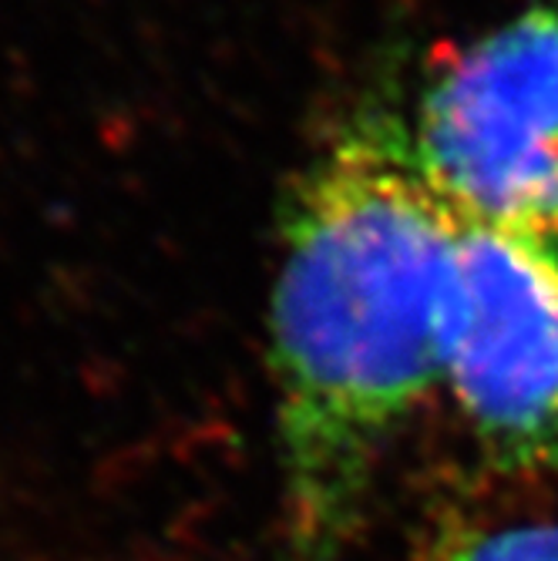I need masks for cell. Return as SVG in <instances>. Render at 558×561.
Listing matches in <instances>:
<instances>
[{
	"label": "cell",
	"mask_w": 558,
	"mask_h": 561,
	"mask_svg": "<svg viewBox=\"0 0 558 561\" xmlns=\"http://www.w3.org/2000/svg\"><path fill=\"white\" fill-rule=\"evenodd\" d=\"M462 219L408 128H346L299 179L270 306L286 561H340L377 457L441 383Z\"/></svg>",
	"instance_id": "cell-1"
},
{
	"label": "cell",
	"mask_w": 558,
	"mask_h": 561,
	"mask_svg": "<svg viewBox=\"0 0 558 561\" xmlns=\"http://www.w3.org/2000/svg\"><path fill=\"white\" fill-rule=\"evenodd\" d=\"M408 138L462 222L558 242V11L532 8L468 44Z\"/></svg>",
	"instance_id": "cell-2"
},
{
	"label": "cell",
	"mask_w": 558,
	"mask_h": 561,
	"mask_svg": "<svg viewBox=\"0 0 558 561\" xmlns=\"http://www.w3.org/2000/svg\"><path fill=\"white\" fill-rule=\"evenodd\" d=\"M441 383L501 468L558 474V242L462 222Z\"/></svg>",
	"instance_id": "cell-3"
},
{
	"label": "cell",
	"mask_w": 558,
	"mask_h": 561,
	"mask_svg": "<svg viewBox=\"0 0 558 561\" xmlns=\"http://www.w3.org/2000/svg\"><path fill=\"white\" fill-rule=\"evenodd\" d=\"M434 561H558V522H522L471 531Z\"/></svg>",
	"instance_id": "cell-4"
}]
</instances>
